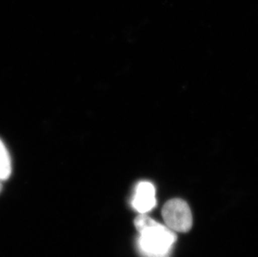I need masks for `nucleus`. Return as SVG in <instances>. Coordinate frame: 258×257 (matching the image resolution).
I'll return each mask as SVG.
<instances>
[{
    "instance_id": "f03ea898",
    "label": "nucleus",
    "mask_w": 258,
    "mask_h": 257,
    "mask_svg": "<svg viewBox=\"0 0 258 257\" xmlns=\"http://www.w3.org/2000/svg\"><path fill=\"white\" fill-rule=\"evenodd\" d=\"M161 214L166 226L171 231L187 232L192 226L191 211L183 200H170L164 205Z\"/></svg>"
},
{
    "instance_id": "f257e3e1",
    "label": "nucleus",
    "mask_w": 258,
    "mask_h": 257,
    "mask_svg": "<svg viewBox=\"0 0 258 257\" xmlns=\"http://www.w3.org/2000/svg\"><path fill=\"white\" fill-rule=\"evenodd\" d=\"M135 226L140 233L139 246L147 257H166L176 240L175 232L166 226L141 214L135 219Z\"/></svg>"
},
{
    "instance_id": "7ed1b4c3",
    "label": "nucleus",
    "mask_w": 258,
    "mask_h": 257,
    "mask_svg": "<svg viewBox=\"0 0 258 257\" xmlns=\"http://www.w3.org/2000/svg\"><path fill=\"white\" fill-rule=\"evenodd\" d=\"M156 204V189L149 181H141L137 184L132 200V206L141 214L151 211Z\"/></svg>"
},
{
    "instance_id": "20e7f679",
    "label": "nucleus",
    "mask_w": 258,
    "mask_h": 257,
    "mask_svg": "<svg viewBox=\"0 0 258 257\" xmlns=\"http://www.w3.org/2000/svg\"><path fill=\"white\" fill-rule=\"evenodd\" d=\"M11 172L10 155L7 149L0 140V180H5L10 176Z\"/></svg>"
},
{
    "instance_id": "39448f33",
    "label": "nucleus",
    "mask_w": 258,
    "mask_h": 257,
    "mask_svg": "<svg viewBox=\"0 0 258 257\" xmlns=\"http://www.w3.org/2000/svg\"><path fill=\"white\" fill-rule=\"evenodd\" d=\"M0 189H1V185H0Z\"/></svg>"
}]
</instances>
